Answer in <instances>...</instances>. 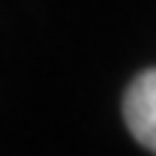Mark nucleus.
<instances>
[{"mask_svg":"<svg viewBox=\"0 0 156 156\" xmlns=\"http://www.w3.org/2000/svg\"><path fill=\"white\" fill-rule=\"evenodd\" d=\"M126 126L141 147L156 153V69H144L123 96Z\"/></svg>","mask_w":156,"mask_h":156,"instance_id":"nucleus-1","label":"nucleus"}]
</instances>
